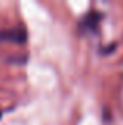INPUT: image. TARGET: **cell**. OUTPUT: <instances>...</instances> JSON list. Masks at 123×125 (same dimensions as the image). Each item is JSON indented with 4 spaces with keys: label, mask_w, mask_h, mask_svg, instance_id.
<instances>
[{
    "label": "cell",
    "mask_w": 123,
    "mask_h": 125,
    "mask_svg": "<svg viewBox=\"0 0 123 125\" xmlns=\"http://www.w3.org/2000/svg\"><path fill=\"white\" fill-rule=\"evenodd\" d=\"M0 116H2V113H0Z\"/></svg>",
    "instance_id": "obj_3"
},
{
    "label": "cell",
    "mask_w": 123,
    "mask_h": 125,
    "mask_svg": "<svg viewBox=\"0 0 123 125\" xmlns=\"http://www.w3.org/2000/svg\"><path fill=\"white\" fill-rule=\"evenodd\" d=\"M27 33L24 29L18 27V29H11V30H0V41H6V43H16V44H22L27 40Z\"/></svg>",
    "instance_id": "obj_1"
},
{
    "label": "cell",
    "mask_w": 123,
    "mask_h": 125,
    "mask_svg": "<svg viewBox=\"0 0 123 125\" xmlns=\"http://www.w3.org/2000/svg\"><path fill=\"white\" fill-rule=\"evenodd\" d=\"M99 19H101V16H99L96 11L88 13V14L85 16V19L82 21V27L85 29V30H95L96 25H98V22H99Z\"/></svg>",
    "instance_id": "obj_2"
}]
</instances>
